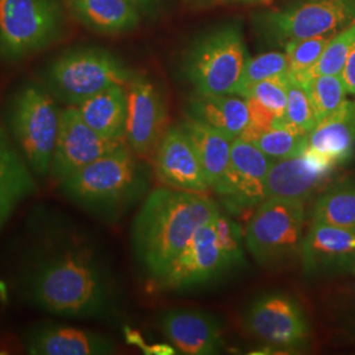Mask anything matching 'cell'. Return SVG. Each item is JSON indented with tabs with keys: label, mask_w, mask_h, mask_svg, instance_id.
I'll return each instance as SVG.
<instances>
[{
	"label": "cell",
	"mask_w": 355,
	"mask_h": 355,
	"mask_svg": "<svg viewBox=\"0 0 355 355\" xmlns=\"http://www.w3.org/2000/svg\"><path fill=\"white\" fill-rule=\"evenodd\" d=\"M20 296L49 315L104 316L114 303V283L99 255L76 232H49L26 255L19 274Z\"/></svg>",
	"instance_id": "6da1fadb"
},
{
	"label": "cell",
	"mask_w": 355,
	"mask_h": 355,
	"mask_svg": "<svg viewBox=\"0 0 355 355\" xmlns=\"http://www.w3.org/2000/svg\"><path fill=\"white\" fill-rule=\"evenodd\" d=\"M204 193L159 187L144 200L132 225L133 254L155 279L191 241L195 232L220 214Z\"/></svg>",
	"instance_id": "7a4b0ae2"
},
{
	"label": "cell",
	"mask_w": 355,
	"mask_h": 355,
	"mask_svg": "<svg viewBox=\"0 0 355 355\" xmlns=\"http://www.w3.org/2000/svg\"><path fill=\"white\" fill-rule=\"evenodd\" d=\"M149 187V171L125 145L58 183L70 203L98 218L117 220Z\"/></svg>",
	"instance_id": "3957f363"
},
{
	"label": "cell",
	"mask_w": 355,
	"mask_h": 355,
	"mask_svg": "<svg viewBox=\"0 0 355 355\" xmlns=\"http://www.w3.org/2000/svg\"><path fill=\"white\" fill-rule=\"evenodd\" d=\"M133 76L111 51L80 46L54 57L40 78L57 102L76 107L103 89L127 86Z\"/></svg>",
	"instance_id": "277c9868"
},
{
	"label": "cell",
	"mask_w": 355,
	"mask_h": 355,
	"mask_svg": "<svg viewBox=\"0 0 355 355\" xmlns=\"http://www.w3.org/2000/svg\"><path fill=\"white\" fill-rule=\"evenodd\" d=\"M55 102L41 83L28 82L13 92L7 105L8 133L37 178L51 173L61 112Z\"/></svg>",
	"instance_id": "5b68a950"
},
{
	"label": "cell",
	"mask_w": 355,
	"mask_h": 355,
	"mask_svg": "<svg viewBox=\"0 0 355 355\" xmlns=\"http://www.w3.org/2000/svg\"><path fill=\"white\" fill-rule=\"evenodd\" d=\"M66 12V0H0V60L19 62L57 44Z\"/></svg>",
	"instance_id": "8992f818"
},
{
	"label": "cell",
	"mask_w": 355,
	"mask_h": 355,
	"mask_svg": "<svg viewBox=\"0 0 355 355\" xmlns=\"http://www.w3.org/2000/svg\"><path fill=\"white\" fill-rule=\"evenodd\" d=\"M248 60L240 26L227 24L204 35L191 46L183 73L198 95H236Z\"/></svg>",
	"instance_id": "52a82bcc"
},
{
	"label": "cell",
	"mask_w": 355,
	"mask_h": 355,
	"mask_svg": "<svg viewBox=\"0 0 355 355\" xmlns=\"http://www.w3.org/2000/svg\"><path fill=\"white\" fill-rule=\"evenodd\" d=\"M305 218V202L267 198L255 207L245 229L248 250L262 266L287 263L300 254Z\"/></svg>",
	"instance_id": "ba28073f"
},
{
	"label": "cell",
	"mask_w": 355,
	"mask_h": 355,
	"mask_svg": "<svg viewBox=\"0 0 355 355\" xmlns=\"http://www.w3.org/2000/svg\"><path fill=\"white\" fill-rule=\"evenodd\" d=\"M354 19L355 0H303L258 15L255 24L265 37L286 45L334 33Z\"/></svg>",
	"instance_id": "9c48e42d"
},
{
	"label": "cell",
	"mask_w": 355,
	"mask_h": 355,
	"mask_svg": "<svg viewBox=\"0 0 355 355\" xmlns=\"http://www.w3.org/2000/svg\"><path fill=\"white\" fill-rule=\"evenodd\" d=\"M125 145V140H114L99 135L86 124L76 107L66 105L60 112V127L49 175L60 183Z\"/></svg>",
	"instance_id": "30bf717a"
},
{
	"label": "cell",
	"mask_w": 355,
	"mask_h": 355,
	"mask_svg": "<svg viewBox=\"0 0 355 355\" xmlns=\"http://www.w3.org/2000/svg\"><path fill=\"white\" fill-rule=\"evenodd\" d=\"M245 324L254 337L280 349L303 347L311 336L304 309L283 292H268L253 300L245 313Z\"/></svg>",
	"instance_id": "8fae6325"
},
{
	"label": "cell",
	"mask_w": 355,
	"mask_h": 355,
	"mask_svg": "<svg viewBox=\"0 0 355 355\" xmlns=\"http://www.w3.org/2000/svg\"><path fill=\"white\" fill-rule=\"evenodd\" d=\"M214 220L198 229L189 245L154 279L158 288L167 291L189 290L212 282L233 268L217 243Z\"/></svg>",
	"instance_id": "7c38bea8"
},
{
	"label": "cell",
	"mask_w": 355,
	"mask_h": 355,
	"mask_svg": "<svg viewBox=\"0 0 355 355\" xmlns=\"http://www.w3.org/2000/svg\"><path fill=\"white\" fill-rule=\"evenodd\" d=\"M127 145L146 158L154 154L167 129L164 95L146 76H133L127 85Z\"/></svg>",
	"instance_id": "4fadbf2b"
},
{
	"label": "cell",
	"mask_w": 355,
	"mask_h": 355,
	"mask_svg": "<svg viewBox=\"0 0 355 355\" xmlns=\"http://www.w3.org/2000/svg\"><path fill=\"white\" fill-rule=\"evenodd\" d=\"M271 164L272 159L253 142L233 141L228 175L218 193L230 211L254 208L267 199V174Z\"/></svg>",
	"instance_id": "5bb4252c"
},
{
	"label": "cell",
	"mask_w": 355,
	"mask_h": 355,
	"mask_svg": "<svg viewBox=\"0 0 355 355\" xmlns=\"http://www.w3.org/2000/svg\"><path fill=\"white\" fill-rule=\"evenodd\" d=\"M154 171L170 189L195 193L211 189L195 148L180 125L166 129L154 152Z\"/></svg>",
	"instance_id": "9a60e30c"
},
{
	"label": "cell",
	"mask_w": 355,
	"mask_h": 355,
	"mask_svg": "<svg viewBox=\"0 0 355 355\" xmlns=\"http://www.w3.org/2000/svg\"><path fill=\"white\" fill-rule=\"evenodd\" d=\"M334 167L329 158L309 146L296 157L275 159L267 174V198L305 202Z\"/></svg>",
	"instance_id": "2e32d148"
},
{
	"label": "cell",
	"mask_w": 355,
	"mask_h": 355,
	"mask_svg": "<svg viewBox=\"0 0 355 355\" xmlns=\"http://www.w3.org/2000/svg\"><path fill=\"white\" fill-rule=\"evenodd\" d=\"M302 262L308 275H329L355 266V229L312 223L302 243Z\"/></svg>",
	"instance_id": "e0dca14e"
},
{
	"label": "cell",
	"mask_w": 355,
	"mask_h": 355,
	"mask_svg": "<svg viewBox=\"0 0 355 355\" xmlns=\"http://www.w3.org/2000/svg\"><path fill=\"white\" fill-rule=\"evenodd\" d=\"M159 328L182 354H217L224 346L220 321L200 309L168 311L159 318Z\"/></svg>",
	"instance_id": "ac0fdd59"
},
{
	"label": "cell",
	"mask_w": 355,
	"mask_h": 355,
	"mask_svg": "<svg viewBox=\"0 0 355 355\" xmlns=\"http://www.w3.org/2000/svg\"><path fill=\"white\" fill-rule=\"evenodd\" d=\"M31 355L114 354V341L101 333L64 324H40L26 331L23 338Z\"/></svg>",
	"instance_id": "d6986e66"
},
{
	"label": "cell",
	"mask_w": 355,
	"mask_h": 355,
	"mask_svg": "<svg viewBox=\"0 0 355 355\" xmlns=\"http://www.w3.org/2000/svg\"><path fill=\"white\" fill-rule=\"evenodd\" d=\"M35 177L8 130L0 125V229L16 207L37 191Z\"/></svg>",
	"instance_id": "ffe728a7"
},
{
	"label": "cell",
	"mask_w": 355,
	"mask_h": 355,
	"mask_svg": "<svg viewBox=\"0 0 355 355\" xmlns=\"http://www.w3.org/2000/svg\"><path fill=\"white\" fill-rule=\"evenodd\" d=\"M180 127L195 148L209 187L218 195L228 175L233 140L191 114L183 120Z\"/></svg>",
	"instance_id": "44dd1931"
},
{
	"label": "cell",
	"mask_w": 355,
	"mask_h": 355,
	"mask_svg": "<svg viewBox=\"0 0 355 355\" xmlns=\"http://www.w3.org/2000/svg\"><path fill=\"white\" fill-rule=\"evenodd\" d=\"M67 11L89 31L117 36L140 26L141 13L129 0H66Z\"/></svg>",
	"instance_id": "7402d4cb"
},
{
	"label": "cell",
	"mask_w": 355,
	"mask_h": 355,
	"mask_svg": "<svg viewBox=\"0 0 355 355\" xmlns=\"http://www.w3.org/2000/svg\"><path fill=\"white\" fill-rule=\"evenodd\" d=\"M306 144L336 166L350 161L355 152V101L346 99L337 111L318 121L308 133Z\"/></svg>",
	"instance_id": "603a6c76"
},
{
	"label": "cell",
	"mask_w": 355,
	"mask_h": 355,
	"mask_svg": "<svg viewBox=\"0 0 355 355\" xmlns=\"http://www.w3.org/2000/svg\"><path fill=\"white\" fill-rule=\"evenodd\" d=\"M89 128L104 137L125 140L127 128V89L112 86L76 105Z\"/></svg>",
	"instance_id": "cb8c5ba5"
},
{
	"label": "cell",
	"mask_w": 355,
	"mask_h": 355,
	"mask_svg": "<svg viewBox=\"0 0 355 355\" xmlns=\"http://www.w3.org/2000/svg\"><path fill=\"white\" fill-rule=\"evenodd\" d=\"M191 116L227 135L230 140L241 136L249 123L248 101L239 95H198L190 102Z\"/></svg>",
	"instance_id": "d4e9b609"
},
{
	"label": "cell",
	"mask_w": 355,
	"mask_h": 355,
	"mask_svg": "<svg viewBox=\"0 0 355 355\" xmlns=\"http://www.w3.org/2000/svg\"><path fill=\"white\" fill-rule=\"evenodd\" d=\"M312 223L355 229V180H346L324 192L312 208Z\"/></svg>",
	"instance_id": "484cf974"
},
{
	"label": "cell",
	"mask_w": 355,
	"mask_h": 355,
	"mask_svg": "<svg viewBox=\"0 0 355 355\" xmlns=\"http://www.w3.org/2000/svg\"><path fill=\"white\" fill-rule=\"evenodd\" d=\"M306 133L287 123L284 119L277 120L275 124L263 133L254 145L265 153L272 161L296 157L306 148Z\"/></svg>",
	"instance_id": "4316f807"
},
{
	"label": "cell",
	"mask_w": 355,
	"mask_h": 355,
	"mask_svg": "<svg viewBox=\"0 0 355 355\" xmlns=\"http://www.w3.org/2000/svg\"><path fill=\"white\" fill-rule=\"evenodd\" d=\"M316 119L321 121L337 111L346 101V87L341 76H313L304 86Z\"/></svg>",
	"instance_id": "83f0119b"
},
{
	"label": "cell",
	"mask_w": 355,
	"mask_h": 355,
	"mask_svg": "<svg viewBox=\"0 0 355 355\" xmlns=\"http://www.w3.org/2000/svg\"><path fill=\"white\" fill-rule=\"evenodd\" d=\"M334 33L320 35L315 37L291 41L284 45L288 58V76L302 83L311 69L318 64Z\"/></svg>",
	"instance_id": "f1b7e54d"
},
{
	"label": "cell",
	"mask_w": 355,
	"mask_h": 355,
	"mask_svg": "<svg viewBox=\"0 0 355 355\" xmlns=\"http://www.w3.org/2000/svg\"><path fill=\"white\" fill-rule=\"evenodd\" d=\"M288 73V58L287 54L279 51H270L259 54L254 58L246 61L241 80L236 91V95L248 98L250 91L259 82L272 78V76H283Z\"/></svg>",
	"instance_id": "f546056e"
},
{
	"label": "cell",
	"mask_w": 355,
	"mask_h": 355,
	"mask_svg": "<svg viewBox=\"0 0 355 355\" xmlns=\"http://www.w3.org/2000/svg\"><path fill=\"white\" fill-rule=\"evenodd\" d=\"M355 42V23L347 26L340 35H336L327 45L318 64L306 74L302 85L305 86L313 76H341L347 55Z\"/></svg>",
	"instance_id": "4dcf8cb0"
},
{
	"label": "cell",
	"mask_w": 355,
	"mask_h": 355,
	"mask_svg": "<svg viewBox=\"0 0 355 355\" xmlns=\"http://www.w3.org/2000/svg\"><path fill=\"white\" fill-rule=\"evenodd\" d=\"M284 120L306 135L318 124V119L306 89L290 76L287 82V105Z\"/></svg>",
	"instance_id": "1f68e13d"
},
{
	"label": "cell",
	"mask_w": 355,
	"mask_h": 355,
	"mask_svg": "<svg viewBox=\"0 0 355 355\" xmlns=\"http://www.w3.org/2000/svg\"><path fill=\"white\" fill-rule=\"evenodd\" d=\"M214 227H215L216 240L218 246L228 257L233 267L240 266L245 259L243 232L241 227L223 212H220L214 220Z\"/></svg>",
	"instance_id": "d6a6232c"
},
{
	"label": "cell",
	"mask_w": 355,
	"mask_h": 355,
	"mask_svg": "<svg viewBox=\"0 0 355 355\" xmlns=\"http://www.w3.org/2000/svg\"><path fill=\"white\" fill-rule=\"evenodd\" d=\"M287 82L288 73L265 79L254 86L248 98L257 99L278 119H284L287 105Z\"/></svg>",
	"instance_id": "836d02e7"
},
{
	"label": "cell",
	"mask_w": 355,
	"mask_h": 355,
	"mask_svg": "<svg viewBox=\"0 0 355 355\" xmlns=\"http://www.w3.org/2000/svg\"><path fill=\"white\" fill-rule=\"evenodd\" d=\"M248 107H249V123L243 129L241 136L239 139L249 142H255L263 133H266L270 128L275 124L278 119L263 104L258 102L254 98H248Z\"/></svg>",
	"instance_id": "e575fe53"
},
{
	"label": "cell",
	"mask_w": 355,
	"mask_h": 355,
	"mask_svg": "<svg viewBox=\"0 0 355 355\" xmlns=\"http://www.w3.org/2000/svg\"><path fill=\"white\" fill-rule=\"evenodd\" d=\"M125 333V340L130 345H135L137 347H140L141 350L145 354L149 355H173L177 354V349L170 346V345H165V343H159V345H146L145 340L142 338L140 333L137 330L130 329V328H125L124 330Z\"/></svg>",
	"instance_id": "d590c367"
},
{
	"label": "cell",
	"mask_w": 355,
	"mask_h": 355,
	"mask_svg": "<svg viewBox=\"0 0 355 355\" xmlns=\"http://www.w3.org/2000/svg\"><path fill=\"white\" fill-rule=\"evenodd\" d=\"M345 83V87L347 94L355 96V42L352 48V51L347 55L346 64L343 67V74H341Z\"/></svg>",
	"instance_id": "8d00e7d4"
},
{
	"label": "cell",
	"mask_w": 355,
	"mask_h": 355,
	"mask_svg": "<svg viewBox=\"0 0 355 355\" xmlns=\"http://www.w3.org/2000/svg\"><path fill=\"white\" fill-rule=\"evenodd\" d=\"M141 13V16H152L159 10L162 0H129Z\"/></svg>",
	"instance_id": "74e56055"
},
{
	"label": "cell",
	"mask_w": 355,
	"mask_h": 355,
	"mask_svg": "<svg viewBox=\"0 0 355 355\" xmlns=\"http://www.w3.org/2000/svg\"><path fill=\"white\" fill-rule=\"evenodd\" d=\"M228 1L245 3V4H257V3H266V1H270V0H228Z\"/></svg>",
	"instance_id": "f35d334b"
}]
</instances>
